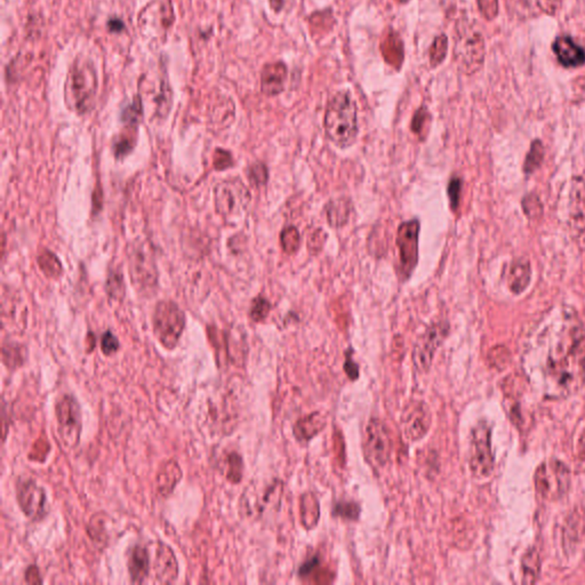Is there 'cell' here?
<instances>
[{"instance_id": "obj_1", "label": "cell", "mask_w": 585, "mask_h": 585, "mask_svg": "<svg viewBox=\"0 0 585 585\" xmlns=\"http://www.w3.org/2000/svg\"><path fill=\"white\" fill-rule=\"evenodd\" d=\"M524 372L541 396L565 398L585 382V329L565 319L559 328L545 331L526 349Z\"/></svg>"}, {"instance_id": "obj_2", "label": "cell", "mask_w": 585, "mask_h": 585, "mask_svg": "<svg viewBox=\"0 0 585 585\" xmlns=\"http://www.w3.org/2000/svg\"><path fill=\"white\" fill-rule=\"evenodd\" d=\"M324 129L328 140L338 148L347 149L358 136V109L349 92H338L326 108Z\"/></svg>"}, {"instance_id": "obj_3", "label": "cell", "mask_w": 585, "mask_h": 585, "mask_svg": "<svg viewBox=\"0 0 585 585\" xmlns=\"http://www.w3.org/2000/svg\"><path fill=\"white\" fill-rule=\"evenodd\" d=\"M69 99L77 113H85L90 109L97 94V71L93 63L76 62L71 69L68 81Z\"/></svg>"}, {"instance_id": "obj_4", "label": "cell", "mask_w": 585, "mask_h": 585, "mask_svg": "<svg viewBox=\"0 0 585 585\" xmlns=\"http://www.w3.org/2000/svg\"><path fill=\"white\" fill-rule=\"evenodd\" d=\"M186 327V315L176 303L163 301L156 306L154 331L163 347L172 350L180 341Z\"/></svg>"}, {"instance_id": "obj_5", "label": "cell", "mask_w": 585, "mask_h": 585, "mask_svg": "<svg viewBox=\"0 0 585 585\" xmlns=\"http://www.w3.org/2000/svg\"><path fill=\"white\" fill-rule=\"evenodd\" d=\"M454 55L457 67L462 72L476 74L481 69L485 60V42L482 35L465 26H459Z\"/></svg>"}, {"instance_id": "obj_6", "label": "cell", "mask_w": 585, "mask_h": 585, "mask_svg": "<svg viewBox=\"0 0 585 585\" xmlns=\"http://www.w3.org/2000/svg\"><path fill=\"white\" fill-rule=\"evenodd\" d=\"M55 415L62 443L70 450L77 447L83 430L81 409L77 399L71 395L60 397L55 404Z\"/></svg>"}, {"instance_id": "obj_7", "label": "cell", "mask_w": 585, "mask_h": 585, "mask_svg": "<svg viewBox=\"0 0 585 585\" xmlns=\"http://www.w3.org/2000/svg\"><path fill=\"white\" fill-rule=\"evenodd\" d=\"M421 225L414 219L399 225L397 231V246L399 249V277L409 280L418 261V238Z\"/></svg>"}, {"instance_id": "obj_8", "label": "cell", "mask_w": 585, "mask_h": 585, "mask_svg": "<svg viewBox=\"0 0 585 585\" xmlns=\"http://www.w3.org/2000/svg\"><path fill=\"white\" fill-rule=\"evenodd\" d=\"M469 464L473 476L478 478L491 476L494 469L491 428L485 422H480L473 428L470 441Z\"/></svg>"}, {"instance_id": "obj_9", "label": "cell", "mask_w": 585, "mask_h": 585, "mask_svg": "<svg viewBox=\"0 0 585 585\" xmlns=\"http://www.w3.org/2000/svg\"><path fill=\"white\" fill-rule=\"evenodd\" d=\"M363 450L372 465L383 468L389 462L393 453V440L389 429L379 418H370L367 425Z\"/></svg>"}, {"instance_id": "obj_10", "label": "cell", "mask_w": 585, "mask_h": 585, "mask_svg": "<svg viewBox=\"0 0 585 585\" xmlns=\"http://www.w3.org/2000/svg\"><path fill=\"white\" fill-rule=\"evenodd\" d=\"M251 201V193L239 179L223 181L215 189V205L222 216L232 217L245 212Z\"/></svg>"}, {"instance_id": "obj_11", "label": "cell", "mask_w": 585, "mask_h": 585, "mask_svg": "<svg viewBox=\"0 0 585 585\" xmlns=\"http://www.w3.org/2000/svg\"><path fill=\"white\" fill-rule=\"evenodd\" d=\"M569 470L559 461L542 464L535 476L537 492L545 499H557L568 491Z\"/></svg>"}, {"instance_id": "obj_12", "label": "cell", "mask_w": 585, "mask_h": 585, "mask_svg": "<svg viewBox=\"0 0 585 585\" xmlns=\"http://www.w3.org/2000/svg\"><path fill=\"white\" fill-rule=\"evenodd\" d=\"M450 333L448 322H436L427 328L425 334L418 338L413 350V361L418 372H427L430 370L434 354L443 345L445 338Z\"/></svg>"}, {"instance_id": "obj_13", "label": "cell", "mask_w": 585, "mask_h": 585, "mask_svg": "<svg viewBox=\"0 0 585 585\" xmlns=\"http://www.w3.org/2000/svg\"><path fill=\"white\" fill-rule=\"evenodd\" d=\"M17 500L23 513L30 520L42 521L49 515L45 489L33 479H21L17 484Z\"/></svg>"}, {"instance_id": "obj_14", "label": "cell", "mask_w": 585, "mask_h": 585, "mask_svg": "<svg viewBox=\"0 0 585 585\" xmlns=\"http://www.w3.org/2000/svg\"><path fill=\"white\" fill-rule=\"evenodd\" d=\"M431 422V411L425 402H414L406 406L400 418L406 440L415 443L423 439L430 430Z\"/></svg>"}, {"instance_id": "obj_15", "label": "cell", "mask_w": 585, "mask_h": 585, "mask_svg": "<svg viewBox=\"0 0 585 585\" xmlns=\"http://www.w3.org/2000/svg\"><path fill=\"white\" fill-rule=\"evenodd\" d=\"M151 574L154 582L170 584L179 576V563L171 547L163 542H157L152 552Z\"/></svg>"}, {"instance_id": "obj_16", "label": "cell", "mask_w": 585, "mask_h": 585, "mask_svg": "<svg viewBox=\"0 0 585 585\" xmlns=\"http://www.w3.org/2000/svg\"><path fill=\"white\" fill-rule=\"evenodd\" d=\"M129 260L133 283H135V286L142 290L155 288L157 283V267L145 248L140 246L134 248L131 251Z\"/></svg>"}, {"instance_id": "obj_17", "label": "cell", "mask_w": 585, "mask_h": 585, "mask_svg": "<svg viewBox=\"0 0 585 585\" xmlns=\"http://www.w3.org/2000/svg\"><path fill=\"white\" fill-rule=\"evenodd\" d=\"M568 223L572 235L579 237L585 232V181L576 177L569 192Z\"/></svg>"}, {"instance_id": "obj_18", "label": "cell", "mask_w": 585, "mask_h": 585, "mask_svg": "<svg viewBox=\"0 0 585 585\" xmlns=\"http://www.w3.org/2000/svg\"><path fill=\"white\" fill-rule=\"evenodd\" d=\"M129 572L133 583L142 584L151 574V553L143 544H135L129 551Z\"/></svg>"}, {"instance_id": "obj_19", "label": "cell", "mask_w": 585, "mask_h": 585, "mask_svg": "<svg viewBox=\"0 0 585 585\" xmlns=\"http://www.w3.org/2000/svg\"><path fill=\"white\" fill-rule=\"evenodd\" d=\"M560 65L566 68H577L585 65V49L577 45L569 35H561L552 45Z\"/></svg>"}, {"instance_id": "obj_20", "label": "cell", "mask_w": 585, "mask_h": 585, "mask_svg": "<svg viewBox=\"0 0 585 585\" xmlns=\"http://www.w3.org/2000/svg\"><path fill=\"white\" fill-rule=\"evenodd\" d=\"M287 79V67L283 62L264 65L261 72V90L267 97L283 92Z\"/></svg>"}, {"instance_id": "obj_21", "label": "cell", "mask_w": 585, "mask_h": 585, "mask_svg": "<svg viewBox=\"0 0 585 585\" xmlns=\"http://www.w3.org/2000/svg\"><path fill=\"white\" fill-rule=\"evenodd\" d=\"M381 52L388 65L399 70L402 68L405 58V49L404 42L398 33L390 30L381 42Z\"/></svg>"}, {"instance_id": "obj_22", "label": "cell", "mask_w": 585, "mask_h": 585, "mask_svg": "<svg viewBox=\"0 0 585 585\" xmlns=\"http://www.w3.org/2000/svg\"><path fill=\"white\" fill-rule=\"evenodd\" d=\"M532 279V269L529 261L519 258L512 263L509 274V288L516 295H519L527 290Z\"/></svg>"}, {"instance_id": "obj_23", "label": "cell", "mask_w": 585, "mask_h": 585, "mask_svg": "<svg viewBox=\"0 0 585 585\" xmlns=\"http://www.w3.org/2000/svg\"><path fill=\"white\" fill-rule=\"evenodd\" d=\"M182 478V471L177 462L168 461L161 466L157 475V489L161 496H170Z\"/></svg>"}, {"instance_id": "obj_24", "label": "cell", "mask_w": 585, "mask_h": 585, "mask_svg": "<svg viewBox=\"0 0 585 585\" xmlns=\"http://www.w3.org/2000/svg\"><path fill=\"white\" fill-rule=\"evenodd\" d=\"M326 418L322 413H312L296 422L294 434L299 441H310L325 428Z\"/></svg>"}, {"instance_id": "obj_25", "label": "cell", "mask_w": 585, "mask_h": 585, "mask_svg": "<svg viewBox=\"0 0 585 585\" xmlns=\"http://www.w3.org/2000/svg\"><path fill=\"white\" fill-rule=\"evenodd\" d=\"M326 215L327 221L331 228H340L347 224L350 219L351 203L350 200L345 197L333 199L326 205Z\"/></svg>"}, {"instance_id": "obj_26", "label": "cell", "mask_w": 585, "mask_h": 585, "mask_svg": "<svg viewBox=\"0 0 585 585\" xmlns=\"http://www.w3.org/2000/svg\"><path fill=\"white\" fill-rule=\"evenodd\" d=\"M522 583L525 584H533L536 582L538 574H540V556L535 549L528 550L522 558Z\"/></svg>"}, {"instance_id": "obj_27", "label": "cell", "mask_w": 585, "mask_h": 585, "mask_svg": "<svg viewBox=\"0 0 585 585\" xmlns=\"http://www.w3.org/2000/svg\"><path fill=\"white\" fill-rule=\"evenodd\" d=\"M310 28L313 37H322L331 31L334 26L335 19L331 10H324L312 14L309 17Z\"/></svg>"}, {"instance_id": "obj_28", "label": "cell", "mask_w": 585, "mask_h": 585, "mask_svg": "<svg viewBox=\"0 0 585 585\" xmlns=\"http://www.w3.org/2000/svg\"><path fill=\"white\" fill-rule=\"evenodd\" d=\"M225 477L232 484H239L242 479L244 473V462L240 455L236 452H231L225 456Z\"/></svg>"}, {"instance_id": "obj_29", "label": "cell", "mask_w": 585, "mask_h": 585, "mask_svg": "<svg viewBox=\"0 0 585 585\" xmlns=\"http://www.w3.org/2000/svg\"><path fill=\"white\" fill-rule=\"evenodd\" d=\"M24 350L17 343H5L3 347V363L8 370H17L24 363Z\"/></svg>"}, {"instance_id": "obj_30", "label": "cell", "mask_w": 585, "mask_h": 585, "mask_svg": "<svg viewBox=\"0 0 585 585\" xmlns=\"http://www.w3.org/2000/svg\"><path fill=\"white\" fill-rule=\"evenodd\" d=\"M544 159L543 143L540 140H535L532 143L528 155L524 163V172L526 174H533L540 168Z\"/></svg>"}, {"instance_id": "obj_31", "label": "cell", "mask_w": 585, "mask_h": 585, "mask_svg": "<svg viewBox=\"0 0 585 585\" xmlns=\"http://www.w3.org/2000/svg\"><path fill=\"white\" fill-rule=\"evenodd\" d=\"M301 511H302V520L306 527L311 528L317 524L319 518V505L315 496H303L301 503Z\"/></svg>"}, {"instance_id": "obj_32", "label": "cell", "mask_w": 585, "mask_h": 585, "mask_svg": "<svg viewBox=\"0 0 585 585\" xmlns=\"http://www.w3.org/2000/svg\"><path fill=\"white\" fill-rule=\"evenodd\" d=\"M38 264L42 272L49 278H58L62 274V264L52 252L44 251L38 256Z\"/></svg>"}, {"instance_id": "obj_33", "label": "cell", "mask_w": 585, "mask_h": 585, "mask_svg": "<svg viewBox=\"0 0 585 585\" xmlns=\"http://www.w3.org/2000/svg\"><path fill=\"white\" fill-rule=\"evenodd\" d=\"M448 52V38L446 35L436 37L430 49V63L432 67L440 65Z\"/></svg>"}, {"instance_id": "obj_34", "label": "cell", "mask_w": 585, "mask_h": 585, "mask_svg": "<svg viewBox=\"0 0 585 585\" xmlns=\"http://www.w3.org/2000/svg\"><path fill=\"white\" fill-rule=\"evenodd\" d=\"M280 241H281L283 251L288 254H294L299 249V244H301L299 230L295 226H287L280 233Z\"/></svg>"}, {"instance_id": "obj_35", "label": "cell", "mask_w": 585, "mask_h": 585, "mask_svg": "<svg viewBox=\"0 0 585 585\" xmlns=\"http://www.w3.org/2000/svg\"><path fill=\"white\" fill-rule=\"evenodd\" d=\"M522 209L528 219L537 220L543 215V204L537 195H528L522 199Z\"/></svg>"}, {"instance_id": "obj_36", "label": "cell", "mask_w": 585, "mask_h": 585, "mask_svg": "<svg viewBox=\"0 0 585 585\" xmlns=\"http://www.w3.org/2000/svg\"><path fill=\"white\" fill-rule=\"evenodd\" d=\"M333 515L349 520H357L361 515V506L352 502H341L335 505Z\"/></svg>"}, {"instance_id": "obj_37", "label": "cell", "mask_w": 585, "mask_h": 585, "mask_svg": "<svg viewBox=\"0 0 585 585\" xmlns=\"http://www.w3.org/2000/svg\"><path fill=\"white\" fill-rule=\"evenodd\" d=\"M142 113H143V108H142L141 99L138 97L133 104H129L122 111V122L129 124V125H138V122L141 120Z\"/></svg>"}, {"instance_id": "obj_38", "label": "cell", "mask_w": 585, "mask_h": 585, "mask_svg": "<svg viewBox=\"0 0 585 585\" xmlns=\"http://www.w3.org/2000/svg\"><path fill=\"white\" fill-rule=\"evenodd\" d=\"M270 310V302L260 296V297L255 299L253 303H252L251 318L255 322H263L264 319L267 318V315H269Z\"/></svg>"}, {"instance_id": "obj_39", "label": "cell", "mask_w": 585, "mask_h": 585, "mask_svg": "<svg viewBox=\"0 0 585 585\" xmlns=\"http://www.w3.org/2000/svg\"><path fill=\"white\" fill-rule=\"evenodd\" d=\"M248 177H249L251 183L254 184L256 187L264 186V184L267 183V177H269L267 166L261 164V163L252 165L249 170H248Z\"/></svg>"}, {"instance_id": "obj_40", "label": "cell", "mask_w": 585, "mask_h": 585, "mask_svg": "<svg viewBox=\"0 0 585 585\" xmlns=\"http://www.w3.org/2000/svg\"><path fill=\"white\" fill-rule=\"evenodd\" d=\"M461 191H462V180L460 177H452V180L448 183L447 193L450 207L454 211L460 205Z\"/></svg>"}, {"instance_id": "obj_41", "label": "cell", "mask_w": 585, "mask_h": 585, "mask_svg": "<svg viewBox=\"0 0 585 585\" xmlns=\"http://www.w3.org/2000/svg\"><path fill=\"white\" fill-rule=\"evenodd\" d=\"M120 341L111 331H106L101 338V350L106 356H113L120 350Z\"/></svg>"}, {"instance_id": "obj_42", "label": "cell", "mask_w": 585, "mask_h": 585, "mask_svg": "<svg viewBox=\"0 0 585 585\" xmlns=\"http://www.w3.org/2000/svg\"><path fill=\"white\" fill-rule=\"evenodd\" d=\"M478 7L482 17L488 21L495 19L499 14V0H478Z\"/></svg>"}, {"instance_id": "obj_43", "label": "cell", "mask_w": 585, "mask_h": 585, "mask_svg": "<svg viewBox=\"0 0 585 585\" xmlns=\"http://www.w3.org/2000/svg\"><path fill=\"white\" fill-rule=\"evenodd\" d=\"M326 239H327V235L326 232L322 231V229H315V231L312 232L308 241V246L312 254H317L322 251Z\"/></svg>"}, {"instance_id": "obj_44", "label": "cell", "mask_w": 585, "mask_h": 585, "mask_svg": "<svg viewBox=\"0 0 585 585\" xmlns=\"http://www.w3.org/2000/svg\"><path fill=\"white\" fill-rule=\"evenodd\" d=\"M108 292L115 299H118L120 296H122V292H124V280L120 272V274L113 272L110 274L109 280H108Z\"/></svg>"}, {"instance_id": "obj_45", "label": "cell", "mask_w": 585, "mask_h": 585, "mask_svg": "<svg viewBox=\"0 0 585 585\" xmlns=\"http://www.w3.org/2000/svg\"><path fill=\"white\" fill-rule=\"evenodd\" d=\"M233 165V159L230 152L222 149H217L214 155V166L217 171H224L226 168L231 167Z\"/></svg>"}, {"instance_id": "obj_46", "label": "cell", "mask_w": 585, "mask_h": 585, "mask_svg": "<svg viewBox=\"0 0 585 585\" xmlns=\"http://www.w3.org/2000/svg\"><path fill=\"white\" fill-rule=\"evenodd\" d=\"M430 118L428 110L425 106H422L415 113L412 120V131L415 134H421L422 131L425 129V124Z\"/></svg>"}, {"instance_id": "obj_47", "label": "cell", "mask_w": 585, "mask_h": 585, "mask_svg": "<svg viewBox=\"0 0 585 585\" xmlns=\"http://www.w3.org/2000/svg\"><path fill=\"white\" fill-rule=\"evenodd\" d=\"M489 361L494 367H504L505 363L508 361V351L504 347H497L493 349L488 354Z\"/></svg>"}, {"instance_id": "obj_48", "label": "cell", "mask_w": 585, "mask_h": 585, "mask_svg": "<svg viewBox=\"0 0 585 585\" xmlns=\"http://www.w3.org/2000/svg\"><path fill=\"white\" fill-rule=\"evenodd\" d=\"M563 0H536L537 6L547 15H556L563 6Z\"/></svg>"}, {"instance_id": "obj_49", "label": "cell", "mask_w": 585, "mask_h": 585, "mask_svg": "<svg viewBox=\"0 0 585 585\" xmlns=\"http://www.w3.org/2000/svg\"><path fill=\"white\" fill-rule=\"evenodd\" d=\"M133 147H134V140L124 136V138H120V141L115 145V154H116L117 157H124L129 152L132 151Z\"/></svg>"}, {"instance_id": "obj_50", "label": "cell", "mask_w": 585, "mask_h": 585, "mask_svg": "<svg viewBox=\"0 0 585 585\" xmlns=\"http://www.w3.org/2000/svg\"><path fill=\"white\" fill-rule=\"evenodd\" d=\"M345 370V373L347 374V377H350L351 379H358V377H359V367H358L357 363L351 359L350 356H347Z\"/></svg>"}, {"instance_id": "obj_51", "label": "cell", "mask_w": 585, "mask_h": 585, "mask_svg": "<svg viewBox=\"0 0 585 585\" xmlns=\"http://www.w3.org/2000/svg\"><path fill=\"white\" fill-rule=\"evenodd\" d=\"M26 582L33 583V584L42 582V579L39 577V572L37 567L31 566L26 569Z\"/></svg>"}, {"instance_id": "obj_52", "label": "cell", "mask_w": 585, "mask_h": 585, "mask_svg": "<svg viewBox=\"0 0 585 585\" xmlns=\"http://www.w3.org/2000/svg\"><path fill=\"white\" fill-rule=\"evenodd\" d=\"M108 28H109V31H111V33H122V30L125 29V24H124L122 19L113 17V19H109Z\"/></svg>"}, {"instance_id": "obj_53", "label": "cell", "mask_w": 585, "mask_h": 585, "mask_svg": "<svg viewBox=\"0 0 585 585\" xmlns=\"http://www.w3.org/2000/svg\"><path fill=\"white\" fill-rule=\"evenodd\" d=\"M317 565H318V558H317V557H315L313 559L310 560V561H308V563H304V565H303V566L301 567V569H299V575H308L309 572H311L312 570H313V569H315V567H317Z\"/></svg>"}, {"instance_id": "obj_54", "label": "cell", "mask_w": 585, "mask_h": 585, "mask_svg": "<svg viewBox=\"0 0 585 585\" xmlns=\"http://www.w3.org/2000/svg\"><path fill=\"white\" fill-rule=\"evenodd\" d=\"M290 1H292V0H270V5L272 7V10L278 13V12L285 10Z\"/></svg>"}, {"instance_id": "obj_55", "label": "cell", "mask_w": 585, "mask_h": 585, "mask_svg": "<svg viewBox=\"0 0 585 585\" xmlns=\"http://www.w3.org/2000/svg\"><path fill=\"white\" fill-rule=\"evenodd\" d=\"M579 452L582 459H585V437H583L581 441H579Z\"/></svg>"}, {"instance_id": "obj_56", "label": "cell", "mask_w": 585, "mask_h": 585, "mask_svg": "<svg viewBox=\"0 0 585 585\" xmlns=\"http://www.w3.org/2000/svg\"><path fill=\"white\" fill-rule=\"evenodd\" d=\"M399 3H406V1H409V0H397Z\"/></svg>"}]
</instances>
